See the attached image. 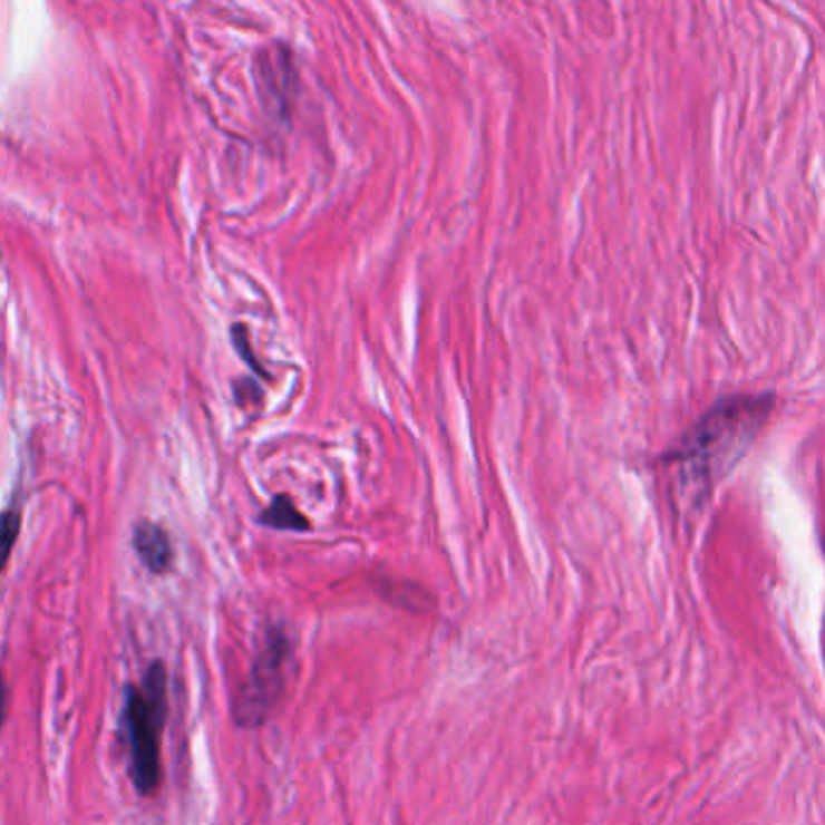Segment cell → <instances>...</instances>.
I'll use <instances>...</instances> for the list:
<instances>
[{
  "instance_id": "cell-1",
  "label": "cell",
  "mask_w": 825,
  "mask_h": 825,
  "mask_svg": "<svg viewBox=\"0 0 825 825\" xmlns=\"http://www.w3.org/2000/svg\"><path fill=\"white\" fill-rule=\"evenodd\" d=\"M770 397L738 395L721 400L692 426L682 444L671 453L690 485L707 487L724 469L731 467L758 436L770 415Z\"/></svg>"
},
{
  "instance_id": "cell-2",
  "label": "cell",
  "mask_w": 825,
  "mask_h": 825,
  "mask_svg": "<svg viewBox=\"0 0 825 825\" xmlns=\"http://www.w3.org/2000/svg\"><path fill=\"white\" fill-rule=\"evenodd\" d=\"M165 671L153 666L144 688L126 695L124 727L132 750V775L140 794H153L161 782V731L165 719Z\"/></svg>"
},
{
  "instance_id": "cell-3",
  "label": "cell",
  "mask_w": 825,
  "mask_h": 825,
  "mask_svg": "<svg viewBox=\"0 0 825 825\" xmlns=\"http://www.w3.org/2000/svg\"><path fill=\"white\" fill-rule=\"evenodd\" d=\"M289 653L291 649L287 644V639L281 634H272V639H269V644L262 651V657L252 668V676L248 680V686L243 688V695H240L237 700L240 721L258 724L269 715V709L274 707L283 690V668H287Z\"/></svg>"
},
{
  "instance_id": "cell-4",
  "label": "cell",
  "mask_w": 825,
  "mask_h": 825,
  "mask_svg": "<svg viewBox=\"0 0 825 825\" xmlns=\"http://www.w3.org/2000/svg\"><path fill=\"white\" fill-rule=\"evenodd\" d=\"M134 547L138 557L155 574L167 572L169 564H173V545H169V537L161 525L138 523L134 531Z\"/></svg>"
},
{
  "instance_id": "cell-5",
  "label": "cell",
  "mask_w": 825,
  "mask_h": 825,
  "mask_svg": "<svg viewBox=\"0 0 825 825\" xmlns=\"http://www.w3.org/2000/svg\"><path fill=\"white\" fill-rule=\"evenodd\" d=\"M262 523L272 525V528H279V531H305L308 528V521L303 518L301 511L291 504L289 496H276L272 506H269L262 514Z\"/></svg>"
},
{
  "instance_id": "cell-6",
  "label": "cell",
  "mask_w": 825,
  "mask_h": 825,
  "mask_svg": "<svg viewBox=\"0 0 825 825\" xmlns=\"http://www.w3.org/2000/svg\"><path fill=\"white\" fill-rule=\"evenodd\" d=\"M18 533H20L18 511H6V514H0V566L6 564L8 554L18 540Z\"/></svg>"
},
{
  "instance_id": "cell-7",
  "label": "cell",
  "mask_w": 825,
  "mask_h": 825,
  "mask_svg": "<svg viewBox=\"0 0 825 825\" xmlns=\"http://www.w3.org/2000/svg\"><path fill=\"white\" fill-rule=\"evenodd\" d=\"M6 709H8V688H6V678L0 676V727L6 721Z\"/></svg>"
}]
</instances>
